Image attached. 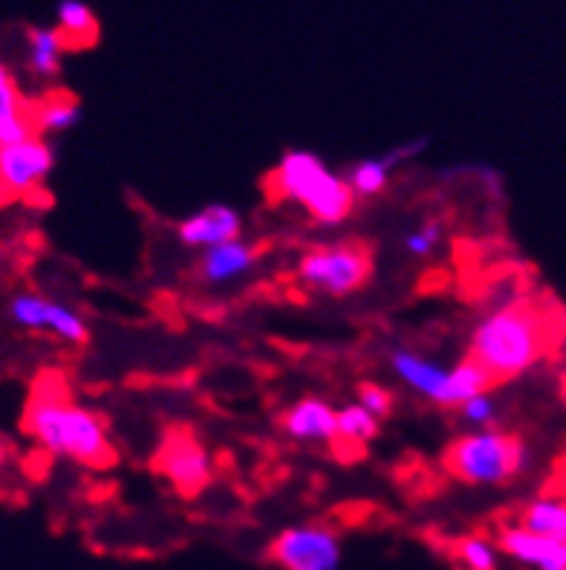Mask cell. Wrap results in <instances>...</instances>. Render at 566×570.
I'll return each mask as SVG.
<instances>
[{
  "instance_id": "6da1fadb",
  "label": "cell",
  "mask_w": 566,
  "mask_h": 570,
  "mask_svg": "<svg viewBox=\"0 0 566 570\" xmlns=\"http://www.w3.org/2000/svg\"><path fill=\"white\" fill-rule=\"evenodd\" d=\"M23 432L56 458L76 461L81 466H110L116 449L108 426L96 412L79 405L67 394L58 374H41L29 394L23 412Z\"/></svg>"
},
{
  "instance_id": "7a4b0ae2",
  "label": "cell",
  "mask_w": 566,
  "mask_h": 570,
  "mask_svg": "<svg viewBox=\"0 0 566 570\" xmlns=\"http://www.w3.org/2000/svg\"><path fill=\"white\" fill-rule=\"evenodd\" d=\"M266 197L301 209L316 226H341L350 220L359 197L352 195L345 174H336L318 154L307 148L284 151L264 180Z\"/></svg>"
},
{
  "instance_id": "3957f363",
  "label": "cell",
  "mask_w": 566,
  "mask_h": 570,
  "mask_svg": "<svg viewBox=\"0 0 566 570\" xmlns=\"http://www.w3.org/2000/svg\"><path fill=\"white\" fill-rule=\"evenodd\" d=\"M546 322L532 304H506L477 322L471 333L468 356L477 360L497 383L535 368L546 354Z\"/></svg>"
},
{
  "instance_id": "277c9868",
  "label": "cell",
  "mask_w": 566,
  "mask_h": 570,
  "mask_svg": "<svg viewBox=\"0 0 566 570\" xmlns=\"http://www.w3.org/2000/svg\"><path fill=\"white\" fill-rule=\"evenodd\" d=\"M443 470L468 487H500L524 475L532 455L520 434L500 429H471L454 438L443 452Z\"/></svg>"
},
{
  "instance_id": "5b68a950",
  "label": "cell",
  "mask_w": 566,
  "mask_h": 570,
  "mask_svg": "<svg viewBox=\"0 0 566 570\" xmlns=\"http://www.w3.org/2000/svg\"><path fill=\"white\" fill-rule=\"evenodd\" d=\"M295 275L301 287L316 296H352L374 278V246L352 238L318 244L298 258Z\"/></svg>"
},
{
  "instance_id": "8992f818",
  "label": "cell",
  "mask_w": 566,
  "mask_h": 570,
  "mask_svg": "<svg viewBox=\"0 0 566 570\" xmlns=\"http://www.w3.org/2000/svg\"><path fill=\"white\" fill-rule=\"evenodd\" d=\"M266 557L280 570H338L345 550H341V535L336 533V528L324 521H307V524L280 530L266 550Z\"/></svg>"
},
{
  "instance_id": "52a82bcc",
  "label": "cell",
  "mask_w": 566,
  "mask_h": 570,
  "mask_svg": "<svg viewBox=\"0 0 566 570\" xmlns=\"http://www.w3.org/2000/svg\"><path fill=\"white\" fill-rule=\"evenodd\" d=\"M153 470L166 478L180 495L191 499L211 484L215 461H211V452L202 446L200 438H193L186 429H171L159 443Z\"/></svg>"
},
{
  "instance_id": "ba28073f",
  "label": "cell",
  "mask_w": 566,
  "mask_h": 570,
  "mask_svg": "<svg viewBox=\"0 0 566 570\" xmlns=\"http://www.w3.org/2000/svg\"><path fill=\"white\" fill-rule=\"evenodd\" d=\"M7 316L14 327L29 333H50L64 345L81 347L90 342V327L79 311L70 304L56 302L41 293H14L7 304Z\"/></svg>"
},
{
  "instance_id": "9c48e42d",
  "label": "cell",
  "mask_w": 566,
  "mask_h": 570,
  "mask_svg": "<svg viewBox=\"0 0 566 570\" xmlns=\"http://www.w3.org/2000/svg\"><path fill=\"white\" fill-rule=\"evenodd\" d=\"M56 166V151L43 137L0 148V186L7 195H38Z\"/></svg>"
},
{
  "instance_id": "30bf717a",
  "label": "cell",
  "mask_w": 566,
  "mask_h": 570,
  "mask_svg": "<svg viewBox=\"0 0 566 570\" xmlns=\"http://www.w3.org/2000/svg\"><path fill=\"white\" fill-rule=\"evenodd\" d=\"M173 232H177V240L182 246L202 253L211 246L244 238V215L229 203H211V206H202L193 215L182 217Z\"/></svg>"
},
{
  "instance_id": "8fae6325",
  "label": "cell",
  "mask_w": 566,
  "mask_h": 570,
  "mask_svg": "<svg viewBox=\"0 0 566 570\" xmlns=\"http://www.w3.org/2000/svg\"><path fill=\"white\" fill-rule=\"evenodd\" d=\"M387 362L396 380H401L414 394L439 409H451V368H443L439 362L416 354L410 347H394Z\"/></svg>"
},
{
  "instance_id": "7c38bea8",
  "label": "cell",
  "mask_w": 566,
  "mask_h": 570,
  "mask_svg": "<svg viewBox=\"0 0 566 570\" xmlns=\"http://www.w3.org/2000/svg\"><path fill=\"white\" fill-rule=\"evenodd\" d=\"M497 548H500L503 557H509L512 562L526 570H566V542L535 535L520 524L500 528Z\"/></svg>"
},
{
  "instance_id": "4fadbf2b",
  "label": "cell",
  "mask_w": 566,
  "mask_h": 570,
  "mask_svg": "<svg viewBox=\"0 0 566 570\" xmlns=\"http://www.w3.org/2000/svg\"><path fill=\"white\" fill-rule=\"evenodd\" d=\"M280 429L298 443H336L338 409L321 397H304L280 414Z\"/></svg>"
},
{
  "instance_id": "5bb4252c",
  "label": "cell",
  "mask_w": 566,
  "mask_h": 570,
  "mask_svg": "<svg viewBox=\"0 0 566 570\" xmlns=\"http://www.w3.org/2000/svg\"><path fill=\"white\" fill-rule=\"evenodd\" d=\"M260 246L249 244V240L237 238L229 244L211 246V249H202L200 261H197V278L202 284H211V287H220V284L237 282L249 275L251 269L258 267Z\"/></svg>"
},
{
  "instance_id": "9a60e30c",
  "label": "cell",
  "mask_w": 566,
  "mask_h": 570,
  "mask_svg": "<svg viewBox=\"0 0 566 570\" xmlns=\"http://www.w3.org/2000/svg\"><path fill=\"white\" fill-rule=\"evenodd\" d=\"M381 420L370 414L365 405L350 403L338 409V438H336V452L345 461H356L367 452V446L379 438Z\"/></svg>"
},
{
  "instance_id": "2e32d148",
  "label": "cell",
  "mask_w": 566,
  "mask_h": 570,
  "mask_svg": "<svg viewBox=\"0 0 566 570\" xmlns=\"http://www.w3.org/2000/svg\"><path fill=\"white\" fill-rule=\"evenodd\" d=\"M58 32L67 50H87L99 41V21L85 0H61L58 3Z\"/></svg>"
},
{
  "instance_id": "e0dca14e",
  "label": "cell",
  "mask_w": 566,
  "mask_h": 570,
  "mask_svg": "<svg viewBox=\"0 0 566 570\" xmlns=\"http://www.w3.org/2000/svg\"><path fill=\"white\" fill-rule=\"evenodd\" d=\"M29 137H38L32 122V105H27L18 87L9 85L0 90V148L18 145Z\"/></svg>"
},
{
  "instance_id": "ac0fdd59",
  "label": "cell",
  "mask_w": 566,
  "mask_h": 570,
  "mask_svg": "<svg viewBox=\"0 0 566 570\" xmlns=\"http://www.w3.org/2000/svg\"><path fill=\"white\" fill-rule=\"evenodd\" d=\"M29 43V70L38 79H52L61 70V56L67 52V43L58 32V27H32L27 32Z\"/></svg>"
},
{
  "instance_id": "d6986e66",
  "label": "cell",
  "mask_w": 566,
  "mask_h": 570,
  "mask_svg": "<svg viewBox=\"0 0 566 570\" xmlns=\"http://www.w3.org/2000/svg\"><path fill=\"white\" fill-rule=\"evenodd\" d=\"M517 524L535 535L566 542V501L564 499H535L520 510Z\"/></svg>"
},
{
  "instance_id": "ffe728a7",
  "label": "cell",
  "mask_w": 566,
  "mask_h": 570,
  "mask_svg": "<svg viewBox=\"0 0 566 570\" xmlns=\"http://www.w3.org/2000/svg\"><path fill=\"white\" fill-rule=\"evenodd\" d=\"M32 122H36L38 137L43 134H64L81 122V105L76 96L70 94H52L41 101L32 105Z\"/></svg>"
},
{
  "instance_id": "44dd1931",
  "label": "cell",
  "mask_w": 566,
  "mask_h": 570,
  "mask_svg": "<svg viewBox=\"0 0 566 570\" xmlns=\"http://www.w3.org/2000/svg\"><path fill=\"white\" fill-rule=\"evenodd\" d=\"M495 385L497 380L483 368L480 362L471 360V356L459 360L451 368V409H459V405L480 397V394H491Z\"/></svg>"
},
{
  "instance_id": "7402d4cb",
  "label": "cell",
  "mask_w": 566,
  "mask_h": 570,
  "mask_svg": "<svg viewBox=\"0 0 566 570\" xmlns=\"http://www.w3.org/2000/svg\"><path fill=\"white\" fill-rule=\"evenodd\" d=\"M394 171L396 168L390 166L385 154H381V157L359 159L356 166L347 168L345 180L350 183L352 195L359 197V200H374V197H379L381 191H385Z\"/></svg>"
},
{
  "instance_id": "603a6c76",
  "label": "cell",
  "mask_w": 566,
  "mask_h": 570,
  "mask_svg": "<svg viewBox=\"0 0 566 570\" xmlns=\"http://www.w3.org/2000/svg\"><path fill=\"white\" fill-rule=\"evenodd\" d=\"M500 548L480 533L463 535L454 544V559L463 570H500Z\"/></svg>"
},
{
  "instance_id": "cb8c5ba5",
  "label": "cell",
  "mask_w": 566,
  "mask_h": 570,
  "mask_svg": "<svg viewBox=\"0 0 566 570\" xmlns=\"http://www.w3.org/2000/svg\"><path fill=\"white\" fill-rule=\"evenodd\" d=\"M443 238H445L443 220H439V217H428V220H423L414 232H408L401 244H405V253H408L410 258H428V255L443 244Z\"/></svg>"
},
{
  "instance_id": "d4e9b609",
  "label": "cell",
  "mask_w": 566,
  "mask_h": 570,
  "mask_svg": "<svg viewBox=\"0 0 566 570\" xmlns=\"http://www.w3.org/2000/svg\"><path fill=\"white\" fill-rule=\"evenodd\" d=\"M356 400H359V405H365L367 412L376 414L379 420L390 417L396 409V397L390 394V389H385V385L379 383H370V380L356 385Z\"/></svg>"
},
{
  "instance_id": "484cf974",
  "label": "cell",
  "mask_w": 566,
  "mask_h": 570,
  "mask_svg": "<svg viewBox=\"0 0 566 570\" xmlns=\"http://www.w3.org/2000/svg\"><path fill=\"white\" fill-rule=\"evenodd\" d=\"M459 417L463 423L474 429H491V423L497 420V403L491 394H480V397L468 400V403L459 405Z\"/></svg>"
},
{
  "instance_id": "4316f807",
  "label": "cell",
  "mask_w": 566,
  "mask_h": 570,
  "mask_svg": "<svg viewBox=\"0 0 566 570\" xmlns=\"http://www.w3.org/2000/svg\"><path fill=\"white\" fill-rule=\"evenodd\" d=\"M9 85H14L12 81V76H9V70L3 65H0V90H3V87H9Z\"/></svg>"
},
{
  "instance_id": "83f0119b",
  "label": "cell",
  "mask_w": 566,
  "mask_h": 570,
  "mask_svg": "<svg viewBox=\"0 0 566 570\" xmlns=\"http://www.w3.org/2000/svg\"><path fill=\"white\" fill-rule=\"evenodd\" d=\"M3 264H7V258H3V249H0V269H3Z\"/></svg>"
}]
</instances>
